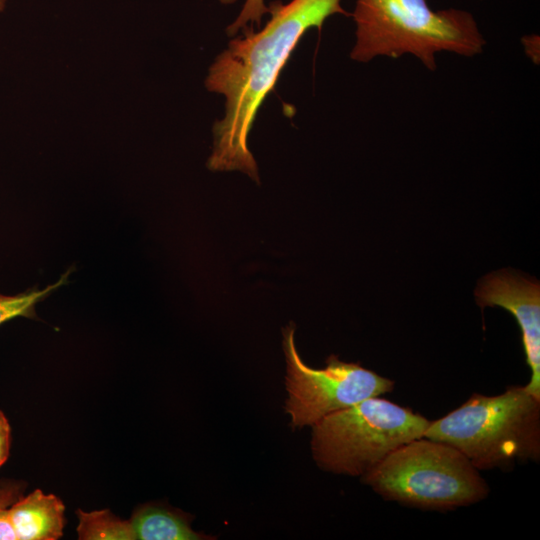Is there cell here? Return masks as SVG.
I'll list each match as a JSON object with an SVG mask.
<instances>
[{
	"mask_svg": "<svg viewBox=\"0 0 540 540\" xmlns=\"http://www.w3.org/2000/svg\"><path fill=\"white\" fill-rule=\"evenodd\" d=\"M351 15L356 40L350 58L361 63L408 54L434 71L438 53L473 57L486 45L472 13L433 10L427 0H356Z\"/></svg>",
	"mask_w": 540,
	"mask_h": 540,
	"instance_id": "7a4b0ae2",
	"label": "cell"
},
{
	"mask_svg": "<svg viewBox=\"0 0 540 540\" xmlns=\"http://www.w3.org/2000/svg\"><path fill=\"white\" fill-rule=\"evenodd\" d=\"M478 305L499 306L516 319L522 334L531 378L526 390L540 399V286L508 270L492 272L482 278L475 290Z\"/></svg>",
	"mask_w": 540,
	"mask_h": 540,
	"instance_id": "52a82bcc",
	"label": "cell"
},
{
	"mask_svg": "<svg viewBox=\"0 0 540 540\" xmlns=\"http://www.w3.org/2000/svg\"><path fill=\"white\" fill-rule=\"evenodd\" d=\"M361 480L385 500L426 510H454L489 494L479 470L460 451L426 437L403 444Z\"/></svg>",
	"mask_w": 540,
	"mask_h": 540,
	"instance_id": "277c9868",
	"label": "cell"
},
{
	"mask_svg": "<svg viewBox=\"0 0 540 540\" xmlns=\"http://www.w3.org/2000/svg\"><path fill=\"white\" fill-rule=\"evenodd\" d=\"M286 361L285 411L294 428L313 426L325 416L367 398L394 389V381L359 363L345 362L330 355L323 368H312L300 357L295 345V326L282 330Z\"/></svg>",
	"mask_w": 540,
	"mask_h": 540,
	"instance_id": "8992f818",
	"label": "cell"
},
{
	"mask_svg": "<svg viewBox=\"0 0 540 540\" xmlns=\"http://www.w3.org/2000/svg\"><path fill=\"white\" fill-rule=\"evenodd\" d=\"M135 540H201L212 539L194 531L189 515L162 505L139 506L131 518Z\"/></svg>",
	"mask_w": 540,
	"mask_h": 540,
	"instance_id": "9c48e42d",
	"label": "cell"
},
{
	"mask_svg": "<svg viewBox=\"0 0 540 540\" xmlns=\"http://www.w3.org/2000/svg\"><path fill=\"white\" fill-rule=\"evenodd\" d=\"M429 424L408 407L367 398L311 426L312 456L324 471L362 477L403 444L423 437Z\"/></svg>",
	"mask_w": 540,
	"mask_h": 540,
	"instance_id": "5b68a950",
	"label": "cell"
},
{
	"mask_svg": "<svg viewBox=\"0 0 540 540\" xmlns=\"http://www.w3.org/2000/svg\"><path fill=\"white\" fill-rule=\"evenodd\" d=\"M237 0H219L221 4L229 5ZM268 13V6L264 0H245V3L232 24L226 28L228 36L234 37L245 28L260 27L261 20Z\"/></svg>",
	"mask_w": 540,
	"mask_h": 540,
	"instance_id": "4fadbf2b",
	"label": "cell"
},
{
	"mask_svg": "<svg viewBox=\"0 0 540 540\" xmlns=\"http://www.w3.org/2000/svg\"><path fill=\"white\" fill-rule=\"evenodd\" d=\"M7 0H0V13L5 10Z\"/></svg>",
	"mask_w": 540,
	"mask_h": 540,
	"instance_id": "9a60e30c",
	"label": "cell"
},
{
	"mask_svg": "<svg viewBox=\"0 0 540 540\" xmlns=\"http://www.w3.org/2000/svg\"><path fill=\"white\" fill-rule=\"evenodd\" d=\"M423 437L454 447L479 471L538 462L540 399L525 386H511L496 396L474 393L455 410L430 421Z\"/></svg>",
	"mask_w": 540,
	"mask_h": 540,
	"instance_id": "3957f363",
	"label": "cell"
},
{
	"mask_svg": "<svg viewBox=\"0 0 540 540\" xmlns=\"http://www.w3.org/2000/svg\"><path fill=\"white\" fill-rule=\"evenodd\" d=\"M80 540H135L130 520H123L109 509L76 511Z\"/></svg>",
	"mask_w": 540,
	"mask_h": 540,
	"instance_id": "30bf717a",
	"label": "cell"
},
{
	"mask_svg": "<svg viewBox=\"0 0 540 540\" xmlns=\"http://www.w3.org/2000/svg\"><path fill=\"white\" fill-rule=\"evenodd\" d=\"M11 428L5 414L0 410V467L7 461L10 453Z\"/></svg>",
	"mask_w": 540,
	"mask_h": 540,
	"instance_id": "5bb4252c",
	"label": "cell"
},
{
	"mask_svg": "<svg viewBox=\"0 0 540 540\" xmlns=\"http://www.w3.org/2000/svg\"><path fill=\"white\" fill-rule=\"evenodd\" d=\"M70 272L66 271L55 283L44 289L34 287L15 295L0 292V326L16 317L37 318L36 305L56 289L66 285L69 282Z\"/></svg>",
	"mask_w": 540,
	"mask_h": 540,
	"instance_id": "8fae6325",
	"label": "cell"
},
{
	"mask_svg": "<svg viewBox=\"0 0 540 540\" xmlns=\"http://www.w3.org/2000/svg\"><path fill=\"white\" fill-rule=\"evenodd\" d=\"M24 488L20 482H0V540H17L10 516L12 505L22 496Z\"/></svg>",
	"mask_w": 540,
	"mask_h": 540,
	"instance_id": "7c38bea8",
	"label": "cell"
},
{
	"mask_svg": "<svg viewBox=\"0 0 540 540\" xmlns=\"http://www.w3.org/2000/svg\"><path fill=\"white\" fill-rule=\"evenodd\" d=\"M17 540H57L63 536L65 506L54 494L36 489L21 496L10 509Z\"/></svg>",
	"mask_w": 540,
	"mask_h": 540,
	"instance_id": "ba28073f",
	"label": "cell"
},
{
	"mask_svg": "<svg viewBox=\"0 0 540 540\" xmlns=\"http://www.w3.org/2000/svg\"><path fill=\"white\" fill-rule=\"evenodd\" d=\"M270 19L259 31L243 29L210 65L205 87L225 97V114L213 125V149L207 167L239 170L259 182L248 135L257 111L274 88L281 70L306 31L320 29L335 14L348 15L341 0L273 1Z\"/></svg>",
	"mask_w": 540,
	"mask_h": 540,
	"instance_id": "6da1fadb",
	"label": "cell"
}]
</instances>
